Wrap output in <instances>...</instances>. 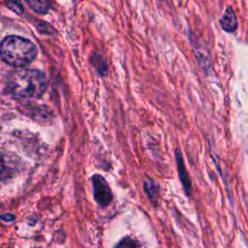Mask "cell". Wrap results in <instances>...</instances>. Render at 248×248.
Listing matches in <instances>:
<instances>
[{
  "instance_id": "obj_2",
  "label": "cell",
  "mask_w": 248,
  "mask_h": 248,
  "mask_svg": "<svg viewBox=\"0 0 248 248\" xmlns=\"http://www.w3.org/2000/svg\"><path fill=\"white\" fill-rule=\"evenodd\" d=\"M36 45L27 38L18 35H7L1 41V59L11 67L21 68L32 62L37 56Z\"/></svg>"
},
{
  "instance_id": "obj_1",
  "label": "cell",
  "mask_w": 248,
  "mask_h": 248,
  "mask_svg": "<svg viewBox=\"0 0 248 248\" xmlns=\"http://www.w3.org/2000/svg\"><path fill=\"white\" fill-rule=\"evenodd\" d=\"M47 87L46 74L34 68H18L7 78V89L16 99L41 97Z\"/></svg>"
},
{
  "instance_id": "obj_8",
  "label": "cell",
  "mask_w": 248,
  "mask_h": 248,
  "mask_svg": "<svg viewBox=\"0 0 248 248\" xmlns=\"http://www.w3.org/2000/svg\"><path fill=\"white\" fill-rule=\"evenodd\" d=\"M144 189H145V192L147 193V195L149 196V198L154 201L155 200V197L158 193V187L155 185L154 181H152L151 179L147 178L145 180V183H144Z\"/></svg>"
},
{
  "instance_id": "obj_9",
  "label": "cell",
  "mask_w": 248,
  "mask_h": 248,
  "mask_svg": "<svg viewBox=\"0 0 248 248\" xmlns=\"http://www.w3.org/2000/svg\"><path fill=\"white\" fill-rule=\"evenodd\" d=\"M7 6L10 10H12L13 12H15L17 15H22V13L24 12L22 5L18 2H8Z\"/></svg>"
},
{
  "instance_id": "obj_7",
  "label": "cell",
  "mask_w": 248,
  "mask_h": 248,
  "mask_svg": "<svg viewBox=\"0 0 248 248\" xmlns=\"http://www.w3.org/2000/svg\"><path fill=\"white\" fill-rule=\"evenodd\" d=\"M115 248H144V247L137 240L131 237H125L117 243Z\"/></svg>"
},
{
  "instance_id": "obj_3",
  "label": "cell",
  "mask_w": 248,
  "mask_h": 248,
  "mask_svg": "<svg viewBox=\"0 0 248 248\" xmlns=\"http://www.w3.org/2000/svg\"><path fill=\"white\" fill-rule=\"evenodd\" d=\"M93 197L95 202L102 207L108 206L112 200V193L106 178L101 174H93L91 177Z\"/></svg>"
},
{
  "instance_id": "obj_10",
  "label": "cell",
  "mask_w": 248,
  "mask_h": 248,
  "mask_svg": "<svg viewBox=\"0 0 248 248\" xmlns=\"http://www.w3.org/2000/svg\"><path fill=\"white\" fill-rule=\"evenodd\" d=\"M1 218L3 221H13L15 219V216L11 213H6V214H3Z\"/></svg>"
},
{
  "instance_id": "obj_5",
  "label": "cell",
  "mask_w": 248,
  "mask_h": 248,
  "mask_svg": "<svg viewBox=\"0 0 248 248\" xmlns=\"http://www.w3.org/2000/svg\"><path fill=\"white\" fill-rule=\"evenodd\" d=\"M221 28L229 33H232L237 28V17L232 7H228L219 19Z\"/></svg>"
},
{
  "instance_id": "obj_4",
  "label": "cell",
  "mask_w": 248,
  "mask_h": 248,
  "mask_svg": "<svg viewBox=\"0 0 248 248\" xmlns=\"http://www.w3.org/2000/svg\"><path fill=\"white\" fill-rule=\"evenodd\" d=\"M175 159H176V165H177V171L179 175V179L184 187L185 193L187 196L191 195V179L187 172V170L185 168V165L183 163L181 153L178 148L175 149Z\"/></svg>"
},
{
  "instance_id": "obj_6",
  "label": "cell",
  "mask_w": 248,
  "mask_h": 248,
  "mask_svg": "<svg viewBox=\"0 0 248 248\" xmlns=\"http://www.w3.org/2000/svg\"><path fill=\"white\" fill-rule=\"evenodd\" d=\"M27 5L36 13L38 14H46L50 8V2L49 1H44V0H27Z\"/></svg>"
}]
</instances>
